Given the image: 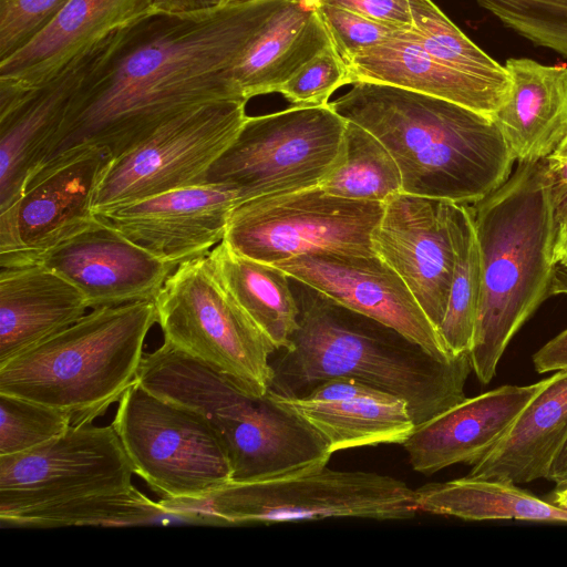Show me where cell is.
I'll return each mask as SVG.
<instances>
[{
	"mask_svg": "<svg viewBox=\"0 0 567 567\" xmlns=\"http://www.w3.org/2000/svg\"><path fill=\"white\" fill-rule=\"evenodd\" d=\"M285 1L227 0L195 11L152 12L107 35L40 167L81 145L100 146L115 158L186 111L246 101L234 71Z\"/></svg>",
	"mask_w": 567,
	"mask_h": 567,
	"instance_id": "6da1fadb",
	"label": "cell"
},
{
	"mask_svg": "<svg viewBox=\"0 0 567 567\" xmlns=\"http://www.w3.org/2000/svg\"><path fill=\"white\" fill-rule=\"evenodd\" d=\"M268 394L313 427L332 453L403 444L415 429L404 400L352 378L326 380L297 398Z\"/></svg>",
	"mask_w": 567,
	"mask_h": 567,
	"instance_id": "ffe728a7",
	"label": "cell"
},
{
	"mask_svg": "<svg viewBox=\"0 0 567 567\" xmlns=\"http://www.w3.org/2000/svg\"><path fill=\"white\" fill-rule=\"evenodd\" d=\"M319 186L337 197L380 203L403 192L400 169L390 152L373 134L350 121L339 162Z\"/></svg>",
	"mask_w": 567,
	"mask_h": 567,
	"instance_id": "f546056e",
	"label": "cell"
},
{
	"mask_svg": "<svg viewBox=\"0 0 567 567\" xmlns=\"http://www.w3.org/2000/svg\"><path fill=\"white\" fill-rule=\"evenodd\" d=\"M344 62L391 39L400 28L330 4L313 6ZM405 30V29H404Z\"/></svg>",
	"mask_w": 567,
	"mask_h": 567,
	"instance_id": "d590c367",
	"label": "cell"
},
{
	"mask_svg": "<svg viewBox=\"0 0 567 567\" xmlns=\"http://www.w3.org/2000/svg\"><path fill=\"white\" fill-rule=\"evenodd\" d=\"M346 84L348 66L330 44L282 83L277 93L292 106H320L329 104L332 93Z\"/></svg>",
	"mask_w": 567,
	"mask_h": 567,
	"instance_id": "e575fe53",
	"label": "cell"
},
{
	"mask_svg": "<svg viewBox=\"0 0 567 567\" xmlns=\"http://www.w3.org/2000/svg\"><path fill=\"white\" fill-rule=\"evenodd\" d=\"M545 382L503 385L466 398L415 426L402 444L412 468L431 475L454 464H476L504 437Z\"/></svg>",
	"mask_w": 567,
	"mask_h": 567,
	"instance_id": "44dd1931",
	"label": "cell"
},
{
	"mask_svg": "<svg viewBox=\"0 0 567 567\" xmlns=\"http://www.w3.org/2000/svg\"><path fill=\"white\" fill-rule=\"evenodd\" d=\"M136 382L196 411L212 424L227 449L233 482L268 480L326 465L333 454L313 427L268 393L249 394L166 343L145 353Z\"/></svg>",
	"mask_w": 567,
	"mask_h": 567,
	"instance_id": "8992f818",
	"label": "cell"
},
{
	"mask_svg": "<svg viewBox=\"0 0 567 567\" xmlns=\"http://www.w3.org/2000/svg\"><path fill=\"white\" fill-rule=\"evenodd\" d=\"M134 468L113 425H71L29 451L0 456V522L133 486Z\"/></svg>",
	"mask_w": 567,
	"mask_h": 567,
	"instance_id": "7c38bea8",
	"label": "cell"
},
{
	"mask_svg": "<svg viewBox=\"0 0 567 567\" xmlns=\"http://www.w3.org/2000/svg\"><path fill=\"white\" fill-rule=\"evenodd\" d=\"M72 421L58 409L0 393V456L42 445L61 434Z\"/></svg>",
	"mask_w": 567,
	"mask_h": 567,
	"instance_id": "836d02e7",
	"label": "cell"
},
{
	"mask_svg": "<svg viewBox=\"0 0 567 567\" xmlns=\"http://www.w3.org/2000/svg\"><path fill=\"white\" fill-rule=\"evenodd\" d=\"M560 293H567V264L556 261L553 267L549 295L551 297Z\"/></svg>",
	"mask_w": 567,
	"mask_h": 567,
	"instance_id": "7bdbcfd3",
	"label": "cell"
},
{
	"mask_svg": "<svg viewBox=\"0 0 567 567\" xmlns=\"http://www.w3.org/2000/svg\"><path fill=\"white\" fill-rule=\"evenodd\" d=\"M246 104L221 100L194 107L113 158L97 188L94 212L205 183L246 121Z\"/></svg>",
	"mask_w": 567,
	"mask_h": 567,
	"instance_id": "4fadbf2b",
	"label": "cell"
},
{
	"mask_svg": "<svg viewBox=\"0 0 567 567\" xmlns=\"http://www.w3.org/2000/svg\"><path fill=\"white\" fill-rule=\"evenodd\" d=\"M99 43L43 86L29 91L0 86V210L20 196L42 164Z\"/></svg>",
	"mask_w": 567,
	"mask_h": 567,
	"instance_id": "d6986e66",
	"label": "cell"
},
{
	"mask_svg": "<svg viewBox=\"0 0 567 567\" xmlns=\"http://www.w3.org/2000/svg\"><path fill=\"white\" fill-rule=\"evenodd\" d=\"M349 84L372 82L443 99L488 117L509 92L445 66L422 47L416 33L399 30L388 41L346 62Z\"/></svg>",
	"mask_w": 567,
	"mask_h": 567,
	"instance_id": "603a6c76",
	"label": "cell"
},
{
	"mask_svg": "<svg viewBox=\"0 0 567 567\" xmlns=\"http://www.w3.org/2000/svg\"><path fill=\"white\" fill-rule=\"evenodd\" d=\"M272 266L344 307L394 328L434 357L446 361L455 358L404 281L377 255L318 252Z\"/></svg>",
	"mask_w": 567,
	"mask_h": 567,
	"instance_id": "2e32d148",
	"label": "cell"
},
{
	"mask_svg": "<svg viewBox=\"0 0 567 567\" xmlns=\"http://www.w3.org/2000/svg\"><path fill=\"white\" fill-rule=\"evenodd\" d=\"M174 516L132 486L128 489L89 496L23 514L8 527L55 528L65 526L137 525ZM175 518V517H174Z\"/></svg>",
	"mask_w": 567,
	"mask_h": 567,
	"instance_id": "4dcf8cb0",
	"label": "cell"
},
{
	"mask_svg": "<svg viewBox=\"0 0 567 567\" xmlns=\"http://www.w3.org/2000/svg\"><path fill=\"white\" fill-rule=\"evenodd\" d=\"M555 505L567 509V486L563 487L558 493H556V497L554 499Z\"/></svg>",
	"mask_w": 567,
	"mask_h": 567,
	"instance_id": "ee69618b",
	"label": "cell"
},
{
	"mask_svg": "<svg viewBox=\"0 0 567 567\" xmlns=\"http://www.w3.org/2000/svg\"><path fill=\"white\" fill-rule=\"evenodd\" d=\"M155 323L154 300L92 309L0 364V393L63 411L72 425L92 423L135 382Z\"/></svg>",
	"mask_w": 567,
	"mask_h": 567,
	"instance_id": "5b68a950",
	"label": "cell"
},
{
	"mask_svg": "<svg viewBox=\"0 0 567 567\" xmlns=\"http://www.w3.org/2000/svg\"><path fill=\"white\" fill-rule=\"evenodd\" d=\"M546 480L554 482L558 487L567 486V439L553 460Z\"/></svg>",
	"mask_w": 567,
	"mask_h": 567,
	"instance_id": "b9f144b4",
	"label": "cell"
},
{
	"mask_svg": "<svg viewBox=\"0 0 567 567\" xmlns=\"http://www.w3.org/2000/svg\"><path fill=\"white\" fill-rule=\"evenodd\" d=\"M240 202L236 188L206 182L95 212V216L179 266L207 256L223 241L228 216Z\"/></svg>",
	"mask_w": 567,
	"mask_h": 567,
	"instance_id": "e0dca14e",
	"label": "cell"
},
{
	"mask_svg": "<svg viewBox=\"0 0 567 567\" xmlns=\"http://www.w3.org/2000/svg\"><path fill=\"white\" fill-rule=\"evenodd\" d=\"M218 3H220L218 0H155L154 12H187L205 9Z\"/></svg>",
	"mask_w": 567,
	"mask_h": 567,
	"instance_id": "60d3db41",
	"label": "cell"
},
{
	"mask_svg": "<svg viewBox=\"0 0 567 567\" xmlns=\"http://www.w3.org/2000/svg\"><path fill=\"white\" fill-rule=\"evenodd\" d=\"M324 3L405 30L413 29L409 0H309Z\"/></svg>",
	"mask_w": 567,
	"mask_h": 567,
	"instance_id": "f35d334b",
	"label": "cell"
},
{
	"mask_svg": "<svg viewBox=\"0 0 567 567\" xmlns=\"http://www.w3.org/2000/svg\"><path fill=\"white\" fill-rule=\"evenodd\" d=\"M554 221V262L567 264V155L542 159Z\"/></svg>",
	"mask_w": 567,
	"mask_h": 567,
	"instance_id": "74e56055",
	"label": "cell"
},
{
	"mask_svg": "<svg viewBox=\"0 0 567 567\" xmlns=\"http://www.w3.org/2000/svg\"><path fill=\"white\" fill-rule=\"evenodd\" d=\"M409 2L413 30L432 58L465 75L511 91L505 65L475 44L432 0Z\"/></svg>",
	"mask_w": 567,
	"mask_h": 567,
	"instance_id": "1f68e13d",
	"label": "cell"
},
{
	"mask_svg": "<svg viewBox=\"0 0 567 567\" xmlns=\"http://www.w3.org/2000/svg\"><path fill=\"white\" fill-rule=\"evenodd\" d=\"M207 257L217 280L276 352L288 348L299 318L290 277L272 265L237 254L224 241Z\"/></svg>",
	"mask_w": 567,
	"mask_h": 567,
	"instance_id": "4316f807",
	"label": "cell"
},
{
	"mask_svg": "<svg viewBox=\"0 0 567 567\" xmlns=\"http://www.w3.org/2000/svg\"><path fill=\"white\" fill-rule=\"evenodd\" d=\"M154 302L164 343L249 394L269 392L276 349L217 280L207 256L181 264Z\"/></svg>",
	"mask_w": 567,
	"mask_h": 567,
	"instance_id": "ba28073f",
	"label": "cell"
},
{
	"mask_svg": "<svg viewBox=\"0 0 567 567\" xmlns=\"http://www.w3.org/2000/svg\"><path fill=\"white\" fill-rule=\"evenodd\" d=\"M224 1H227V0H218V2H224Z\"/></svg>",
	"mask_w": 567,
	"mask_h": 567,
	"instance_id": "f6af8a7d",
	"label": "cell"
},
{
	"mask_svg": "<svg viewBox=\"0 0 567 567\" xmlns=\"http://www.w3.org/2000/svg\"><path fill=\"white\" fill-rule=\"evenodd\" d=\"M346 124L329 104L247 116L206 182L236 188L243 202L319 186L339 162Z\"/></svg>",
	"mask_w": 567,
	"mask_h": 567,
	"instance_id": "30bf717a",
	"label": "cell"
},
{
	"mask_svg": "<svg viewBox=\"0 0 567 567\" xmlns=\"http://www.w3.org/2000/svg\"><path fill=\"white\" fill-rule=\"evenodd\" d=\"M70 0H0V60L30 41Z\"/></svg>",
	"mask_w": 567,
	"mask_h": 567,
	"instance_id": "8d00e7d4",
	"label": "cell"
},
{
	"mask_svg": "<svg viewBox=\"0 0 567 567\" xmlns=\"http://www.w3.org/2000/svg\"><path fill=\"white\" fill-rule=\"evenodd\" d=\"M537 372L567 370V329L543 346L534 355Z\"/></svg>",
	"mask_w": 567,
	"mask_h": 567,
	"instance_id": "ab89813d",
	"label": "cell"
},
{
	"mask_svg": "<svg viewBox=\"0 0 567 567\" xmlns=\"http://www.w3.org/2000/svg\"><path fill=\"white\" fill-rule=\"evenodd\" d=\"M467 207L482 271L468 354L476 378L487 384L511 339L550 297L554 221L542 159L518 162L506 182Z\"/></svg>",
	"mask_w": 567,
	"mask_h": 567,
	"instance_id": "277c9868",
	"label": "cell"
},
{
	"mask_svg": "<svg viewBox=\"0 0 567 567\" xmlns=\"http://www.w3.org/2000/svg\"><path fill=\"white\" fill-rule=\"evenodd\" d=\"M155 0H70L30 41L0 60V85H45L114 31L154 12Z\"/></svg>",
	"mask_w": 567,
	"mask_h": 567,
	"instance_id": "7402d4cb",
	"label": "cell"
},
{
	"mask_svg": "<svg viewBox=\"0 0 567 567\" xmlns=\"http://www.w3.org/2000/svg\"><path fill=\"white\" fill-rule=\"evenodd\" d=\"M192 523L281 524L326 518L404 520L417 511L414 489L374 472L326 465L255 482H229L197 499H161Z\"/></svg>",
	"mask_w": 567,
	"mask_h": 567,
	"instance_id": "52a82bcc",
	"label": "cell"
},
{
	"mask_svg": "<svg viewBox=\"0 0 567 567\" xmlns=\"http://www.w3.org/2000/svg\"><path fill=\"white\" fill-rule=\"evenodd\" d=\"M508 99L493 116L515 161L551 155L567 136V65L509 58Z\"/></svg>",
	"mask_w": 567,
	"mask_h": 567,
	"instance_id": "cb8c5ba5",
	"label": "cell"
},
{
	"mask_svg": "<svg viewBox=\"0 0 567 567\" xmlns=\"http://www.w3.org/2000/svg\"><path fill=\"white\" fill-rule=\"evenodd\" d=\"M503 25L567 59V0H475Z\"/></svg>",
	"mask_w": 567,
	"mask_h": 567,
	"instance_id": "d6a6232c",
	"label": "cell"
},
{
	"mask_svg": "<svg viewBox=\"0 0 567 567\" xmlns=\"http://www.w3.org/2000/svg\"><path fill=\"white\" fill-rule=\"evenodd\" d=\"M35 264L72 282L90 309L155 300L178 267L100 220L45 252Z\"/></svg>",
	"mask_w": 567,
	"mask_h": 567,
	"instance_id": "ac0fdd59",
	"label": "cell"
},
{
	"mask_svg": "<svg viewBox=\"0 0 567 567\" xmlns=\"http://www.w3.org/2000/svg\"><path fill=\"white\" fill-rule=\"evenodd\" d=\"M566 439L567 370H560L546 379L504 437L473 465L468 477L514 485L546 478Z\"/></svg>",
	"mask_w": 567,
	"mask_h": 567,
	"instance_id": "484cf974",
	"label": "cell"
},
{
	"mask_svg": "<svg viewBox=\"0 0 567 567\" xmlns=\"http://www.w3.org/2000/svg\"><path fill=\"white\" fill-rule=\"evenodd\" d=\"M419 512L466 520L523 519L567 523V509L493 480L463 477L414 489Z\"/></svg>",
	"mask_w": 567,
	"mask_h": 567,
	"instance_id": "83f0119b",
	"label": "cell"
},
{
	"mask_svg": "<svg viewBox=\"0 0 567 567\" xmlns=\"http://www.w3.org/2000/svg\"><path fill=\"white\" fill-rule=\"evenodd\" d=\"M290 282L298 328L271 359L270 392L297 398L326 380L352 378L404 400L415 426L466 399L468 353L439 359L394 328Z\"/></svg>",
	"mask_w": 567,
	"mask_h": 567,
	"instance_id": "7a4b0ae2",
	"label": "cell"
},
{
	"mask_svg": "<svg viewBox=\"0 0 567 567\" xmlns=\"http://www.w3.org/2000/svg\"><path fill=\"white\" fill-rule=\"evenodd\" d=\"M383 209L384 203L337 197L320 186L260 196L231 209L223 241L269 265L318 252L375 255L371 235Z\"/></svg>",
	"mask_w": 567,
	"mask_h": 567,
	"instance_id": "8fae6325",
	"label": "cell"
},
{
	"mask_svg": "<svg viewBox=\"0 0 567 567\" xmlns=\"http://www.w3.org/2000/svg\"><path fill=\"white\" fill-rule=\"evenodd\" d=\"M450 228L455 251L454 275L439 333L454 357L470 353L481 298L480 249L467 205L450 202Z\"/></svg>",
	"mask_w": 567,
	"mask_h": 567,
	"instance_id": "f1b7e54d",
	"label": "cell"
},
{
	"mask_svg": "<svg viewBox=\"0 0 567 567\" xmlns=\"http://www.w3.org/2000/svg\"><path fill=\"white\" fill-rule=\"evenodd\" d=\"M113 156L96 145L72 147L44 164L20 196L0 210L1 268L35 264L94 226L97 188Z\"/></svg>",
	"mask_w": 567,
	"mask_h": 567,
	"instance_id": "5bb4252c",
	"label": "cell"
},
{
	"mask_svg": "<svg viewBox=\"0 0 567 567\" xmlns=\"http://www.w3.org/2000/svg\"><path fill=\"white\" fill-rule=\"evenodd\" d=\"M450 202L398 193L371 235L374 254L404 281L439 330L455 267Z\"/></svg>",
	"mask_w": 567,
	"mask_h": 567,
	"instance_id": "9a60e30c",
	"label": "cell"
},
{
	"mask_svg": "<svg viewBox=\"0 0 567 567\" xmlns=\"http://www.w3.org/2000/svg\"><path fill=\"white\" fill-rule=\"evenodd\" d=\"M394 158L403 193L472 205L498 188L515 157L492 117L405 89L357 82L329 102Z\"/></svg>",
	"mask_w": 567,
	"mask_h": 567,
	"instance_id": "3957f363",
	"label": "cell"
},
{
	"mask_svg": "<svg viewBox=\"0 0 567 567\" xmlns=\"http://www.w3.org/2000/svg\"><path fill=\"white\" fill-rule=\"evenodd\" d=\"M112 425L134 473L163 498L197 499L233 482L227 449L212 424L136 381L118 400Z\"/></svg>",
	"mask_w": 567,
	"mask_h": 567,
	"instance_id": "9c48e42d",
	"label": "cell"
},
{
	"mask_svg": "<svg viewBox=\"0 0 567 567\" xmlns=\"http://www.w3.org/2000/svg\"><path fill=\"white\" fill-rule=\"evenodd\" d=\"M87 309L82 292L44 265L1 268L0 364L70 327Z\"/></svg>",
	"mask_w": 567,
	"mask_h": 567,
	"instance_id": "d4e9b609",
	"label": "cell"
}]
</instances>
